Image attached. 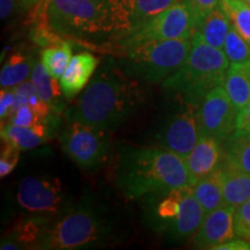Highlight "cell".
Masks as SVG:
<instances>
[{
    "label": "cell",
    "instance_id": "obj_4",
    "mask_svg": "<svg viewBox=\"0 0 250 250\" xmlns=\"http://www.w3.org/2000/svg\"><path fill=\"white\" fill-rule=\"evenodd\" d=\"M189 56L181 66L162 83V87L182 95L187 107L198 109L206 94L224 85L230 62L221 49L205 42L193 33Z\"/></svg>",
    "mask_w": 250,
    "mask_h": 250
},
{
    "label": "cell",
    "instance_id": "obj_36",
    "mask_svg": "<svg viewBox=\"0 0 250 250\" xmlns=\"http://www.w3.org/2000/svg\"><path fill=\"white\" fill-rule=\"evenodd\" d=\"M214 250H250V242L245 239L229 240V241L219 245L214 248Z\"/></svg>",
    "mask_w": 250,
    "mask_h": 250
},
{
    "label": "cell",
    "instance_id": "obj_17",
    "mask_svg": "<svg viewBox=\"0 0 250 250\" xmlns=\"http://www.w3.org/2000/svg\"><path fill=\"white\" fill-rule=\"evenodd\" d=\"M186 189H176L169 193L160 196H151L145 198L147 203V217L156 230L166 232L180 211L181 199Z\"/></svg>",
    "mask_w": 250,
    "mask_h": 250
},
{
    "label": "cell",
    "instance_id": "obj_25",
    "mask_svg": "<svg viewBox=\"0 0 250 250\" xmlns=\"http://www.w3.org/2000/svg\"><path fill=\"white\" fill-rule=\"evenodd\" d=\"M191 191L195 198L204 208L206 213L226 204L218 169L196 181L191 187Z\"/></svg>",
    "mask_w": 250,
    "mask_h": 250
},
{
    "label": "cell",
    "instance_id": "obj_22",
    "mask_svg": "<svg viewBox=\"0 0 250 250\" xmlns=\"http://www.w3.org/2000/svg\"><path fill=\"white\" fill-rule=\"evenodd\" d=\"M30 78L35 86L37 95L48 103L54 114H61L65 108V101L62 99L64 93H62L61 83L50 76L42 62H36Z\"/></svg>",
    "mask_w": 250,
    "mask_h": 250
},
{
    "label": "cell",
    "instance_id": "obj_26",
    "mask_svg": "<svg viewBox=\"0 0 250 250\" xmlns=\"http://www.w3.org/2000/svg\"><path fill=\"white\" fill-rule=\"evenodd\" d=\"M129 9L131 31L143 26L180 0H124Z\"/></svg>",
    "mask_w": 250,
    "mask_h": 250
},
{
    "label": "cell",
    "instance_id": "obj_31",
    "mask_svg": "<svg viewBox=\"0 0 250 250\" xmlns=\"http://www.w3.org/2000/svg\"><path fill=\"white\" fill-rule=\"evenodd\" d=\"M21 149L12 143L2 140L1 155H0V176L4 179L8 174H11L17 167L19 159H20Z\"/></svg>",
    "mask_w": 250,
    "mask_h": 250
},
{
    "label": "cell",
    "instance_id": "obj_28",
    "mask_svg": "<svg viewBox=\"0 0 250 250\" xmlns=\"http://www.w3.org/2000/svg\"><path fill=\"white\" fill-rule=\"evenodd\" d=\"M220 6L250 45V4L242 0H221Z\"/></svg>",
    "mask_w": 250,
    "mask_h": 250
},
{
    "label": "cell",
    "instance_id": "obj_37",
    "mask_svg": "<svg viewBox=\"0 0 250 250\" xmlns=\"http://www.w3.org/2000/svg\"><path fill=\"white\" fill-rule=\"evenodd\" d=\"M18 5H22L20 0H0V14L2 20L11 17Z\"/></svg>",
    "mask_w": 250,
    "mask_h": 250
},
{
    "label": "cell",
    "instance_id": "obj_9",
    "mask_svg": "<svg viewBox=\"0 0 250 250\" xmlns=\"http://www.w3.org/2000/svg\"><path fill=\"white\" fill-rule=\"evenodd\" d=\"M17 198L23 210L50 218L71 208L61 181L55 177H24L19 186Z\"/></svg>",
    "mask_w": 250,
    "mask_h": 250
},
{
    "label": "cell",
    "instance_id": "obj_20",
    "mask_svg": "<svg viewBox=\"0 0 250 250\" xmlns=\"http://www.w3.org/2000/svg\"><path fill=\"white\" fill-rule=\"evenodd\" d=\"M56 126L54 121L46 124H39L35 126H18L9 123H1V139L12 143L20 149H30L45 143L49 139L51 131L49 126Z\"/></svg>",
    "mask_w": 250,
    "mask_h": 250
},
{
    "label": "cell",
    "instance_id": "obj_6",
    "mask_svg": "<svg viewBox=\"0 0 250 250\" xmlns=\"http://www.w3.org/2000/svg\"><path fill=\"white\" fill-rule=\"evenodd\" d=\"M191 39L149 41L125 51V71L149 83H160L186 62Z\"/></svg>",
    "mask_w": 250,
    "mask_h": 250
},
{
    "label": "cell",
    "instance_id": "obj_27",
    "mask_svg": "<svg viewBox=\"0 0 250 250\" xmlns=\"http://www.w3.org/2000/svg\"><path fill=\"white\" fill-rule=\"evenodd\" d=\"M72 57V45L68 41L48 46L41 52V61L44 64L50 76L57 80L64 74Z\"/></svg>",
    "mask_w": 250,
    "mask_h": 250
},
{
    "label": "cell",
    "instance_id": "obj_32",
    "mask_svg": "<svg viewBox=\"0 0 250 250\" xmlns=\"http://www.w3.org/2000/svg\"><path fill=\"white\" fill-rule=\"evenodd\" d=\"M9 122L18 126H35L39 124H46L35 111V109L30 107L29 104L22 105L21 108L17 109L11 116Z\"/></svg>",
    "mask_w": 250,
    "mask_h": 250
},
{
    "label": "cell",
    "instance_id": "obj_38",
    "mask_svg": "<svg viewBox=\"0 0 250 250\" xmlns=\"http://www.w3.org/2000/svg\"><path fill=\"white\" fill-rule=\"evenodd\" d=\"M237 127L250 132V100L242 114L237 117Z\"/></svg>",
    "mask_w": 250,
    "mask_h": 250
},
{
    "label": "cell",
    "instance_id": "obj_24",
    "mask_svg": "<svg viewBox=\"0 0 250 250\" xmlns=\"http://www.w3.org/2000/svg\"><path fill=\"white\" fill-rule=\"evenodd\" d=\"M35 58L23 52H15L9 57L0 72L1 89H12L31 76Z\"/></svg>",
    "mask_w": 250,
    "mask_h": 250
},
{
    "label": "cell",
    "instance_id": "obj_10",
    "mask_svg": "<svg viewBox=\"0 0 250 250\" xmlns=\"http://www.w3.org/2000/svg\"><path fill=\"white\" fill-rule=\"evenodd\" d=\"M201 134L223 143L237 129V115L224 85L206 94L197 109Z\"/></svg>",
    "mask_w": 250,
    "mask_h": 250
},
{
    "label": "cell",
    "instance_id": "obj_23",
    "mask_svg": "<svg viewBox=\"0 0 250 250\" xmlns=\"http://www.w3.org/2000/svg\"><path fill=\"white\" fill-rule=\"evenodd\" d=\"M230 24L232 22L226 12L219 5L203 19L197 26L195 33H198L208 44L223 50Z\"/></svg>",
    "mask_w": 250,
    "mask_h": 250
},
{
    "label": "cell",
    "instance_id": "obj_1",
    "mask_svg": "<svg viewBox=\"0 0 250 250\" xmlns=\"http://www.w3.org/2000/svg\"><path fill=\"white\" fill-rule=\"evenodd\" d=\"M115 181L127 199H145L191 188L186 161L164 147L123 146L115 167Z\"/></svg>",
    "mask_w": 250,
    "mask_h": 250
},
{
    "label": "cell",
    "instance_id": "obj_21",
    "mask_svg": "<svg viewBox=\"0 0 250 250\" xmlns=\"http://www.w3.org/2000/svg\"><path fill=\"white\" fill-rule=\"evenodd\" d=\"M225 203L237 208L250 199V174L220 165L218 168Z\"/></svg>",
    "mask_w": 250,
    "mask_h": 250
},
{
    "label": "cell",
    "instance_id": "obj_3",
    "mask_svg": "<svg viewBox=\"0 0 250 250\" xmlns=\"http://www.w3.org/2000/svg\"><path fill=\"white\" fill-rule=\"evenodd\" d=\"M44 22L62 39L85 42H120L131 31L124 0H46Z\"/></svg>",
    "mask_w": 250,
    "mask_h": 250
},
{
    "label": "cell",
    "instance_id": "obj_29",
    "mask_svg": "<svg viewBox=\"0 0 250 250\" xmlns=\"http://www.w3.org/2000/svg\"><path fill=\"white\" fill-rule=\"evenodd\" d=\"M223 51L230 64H243L250 62L249 43L243 39L233 23L230 24Z\"/></svg>",
    "mask_w": 250,
    "mask_h": 250
},
{
    "label": "cell",
    "instance_id": "obj_33",
    "mask_svg": "<svg viewBox=\"0 0 250 250\" xmlns=\"http://www.w3.org/2000/svg\"><path fill=\"white\" fill-rule=\"evenodd\" d=\"M184 1L191 9L196 30L197 26L201 23L203 19L220 5L221 0H184Z\"/></svg>",
    "mask_w": 250,
    "mask_h": 250
},
{
    "label": "cell",
    "instance_id": "obj_35",
    "mask_svg": "<svg viewBox=\"0 0 250 250\" xmlns=\"http://www.w3.org/2000/svg\"><path fill=\"white\" fill-rule=\"evenodd\" d=\"M15 111V94L12 89H1L0 93V118L4 122Z\"/></svg>",
    "mask_w": 250,
    "mask_h": 250
},
{
    "label": "cell",
    "instance_id": "obj_40",
    "mask_svg": "<svg viewBox=\"0 0 250 250\" xmlns=\"http://www.w3.org/2000/svg\"><path fill=\"white\" fill-rule=\"evenodd\" d=\"M242 1H246V2H248V4H250V0H242Z\"/></svg>",
    "mask_w": 250,
    "mask_h": 250
},
{
    "label": "cell",
    "instance_id": "obj_34",
    "mask_svg": "<svg viewBox=\"0 0 250 250\" xmlns=\"http://www.w3.org/2000/svg\"><path fill=\"white\" fill-rule=\"evenodd\" d=\"M15 94V110L28 104L29 99L36 93L33 81H23L13 88Z\"/></svg>",
    "mask_w": 250,
    "mask_h": 250
},
{
    "label": "cell",
    "instance_id": "obj_30",
    "mask_svg": "<svg viewBox=\"0 0 250 250\" xmlns=\"http://www.w3.org/2000/svg\"><path fill=\"white\" fill-rule=\"evenodd\" d=\"M235 235L250 242V199L235 208L234 211Z\"/></svg>",
    "mask_w": 250,
    "mask_h": 250
},
{
    "label": "cell",
    "instance_id": "obj_12",
    "mask_svg": "<svg viewBox=\"0 0 250 250\" xmlns=\"http://www.w3.org/2000/svg\"><path fill=\"white\" fill-rule=\"evenodd\" d=\"M235 208L224 204L205 214L198 230L192 236V246L198 249H212L235 239L234 229Z\"/></svg>",
    "mask_w": 250,
    "mask_h": 250
},
{
    "label": "cell",
    "instance_id": "obj_11",
    "mask_svg": "<svg viewBox=\"0 0 250 250\" xmlns=\"http://www.w3.org/2000/svg\"><path fill=\"white\" fill-rule=\"evenodd\" d=\"M201 137L197 109L187 107L186 110L173 115L162 125L156 140L160 147L175 153L183 160L191 153Z\"/></svg>",
    "mask_w": 250,
    "mask_h": 250
},
{
    "label": "cell",
    "instance_id": "obj_16",
    "mask_svg": "<svg viewBox=\"0 0 250 250\" xmlns=\"http://www.w3.org/2000/svg\"><path fill=\"white\" fill-rule=\"evenodd\" d=\"M99 65V59L89 52H80L71 58L61 83L62 93L67 101H72L83 92Z\"/></svg>",
    "mask_w": 250,
    "mask_h": 250
},
{
    "label": "cell",
    "instance_id": "obj_2",
    "mask_svg": "<svg viewBox=\"0 0 250 250\" xmlns=\"http://www.w3.org/2000/svg\"><path fill=\"white\" fill-rule=\"evenodd\" d=\"M138 83L126 71L105 64L90 79L87 88L65 111L68 122L104 131L117 129L142 102Z\"/></svg>",
    "mask_w": 250,
    "mask_h": 250
},
{
    "label": "cell",
    "instance_id": "obj_19",
    "mask_svg": "<svg viewBox=\"0 0 250 250\" xmlns=\"http://www.w3.org/2000/svg\"><path fill=\"white\" fill-rule=\"evenodd\" d=\"M221 165L250 174V132L237 129L221 143Z\"/></svg>",
    "mask_w": 250,
    "mask_h": 250
},
{
    "label": "cell",
    "instance_id": "obj_8",
    "mask_svg": "<svg viewBox=\"0 0 250 250\" xmlns=\"http://www.w3.org/2000/svg\"><path fill=\"white\" fill-rule=\"evenodd\" d=\"M108 131L68 122L62 131L59 142L62 151L81 169L95 170L107 161L110 152Z\"/></svg>",
    "mask_w": 250,
    "mask_h": 250
},
{
    "label": "cell",
    "instance_id": "obj_7",
    "mask_svg": "<svg viewBox=\"0 0 250 250\" xmlns=\"http://www.w3.org/2000/svg\"><path fill=\"white\" fill-rule=\"evenodd\" d=\"M195 21L191 9L184 0H180L166 11L137 28L118 42L122 51L149 41L192 39Z\"/></svg>",
    "mask_w": 250,
    "mask_h": 250
},
{
    "label": "cell",
    "instance_id": "obj_13",
    "mask_svg": "<svg viewBox=\"0 0 250 250\" xmlns=\"http://www.w3.org/2000/svg\"><path fill=\"white\" fill-rule=\"evenodd\" d=\"M205 214L204 208L192 195L191 188H188L181 199L179 214L166 230L168 237L174 242L189 240L201 227Z\"/></svg>",
    "mask_w": 250,
    "mask_h": 250
},
{
    "label": "cell",
    "instance_id": "obj_5",
    "mask_svg": "<svg viewBox=\"0 0 250 250\" xmlns=\"http://www.w3.org/2000/svg\"><path fill=\"white\" fill-rule=\"evenodd\" d=\"M111 236L107 215L90 198H83L50 224L34 249L72 250L105 245Z\"/></svg>",
    "mask_w": 250,
    "mask_h": 250
},
{
    "label": "cell",
    "instance_id": "obj_39",
    "mask_svg": "<svg viewBox=\"0 0 250 250\" xmlns=\"http://www.w3.org/2000/svg\"><path fill=\"white\" fill-rule=\"evenodd\" d=\"M37 1H39V0H20L21 4H22L23 7H26V8L30 7V6H33V5H35Z\"/></svg>",
    "mask_w": 250,
    "mask_h": 250
},
{
    "label": "cell",
    "instance_id": "obj_15",
    "mask_svg": "<svg viewBox=\"0 0 250 250\" xmlns=\"http://www.w3.org/2000/svg\"><path fill=\"white\" fill-rule=\"evenodd\" d=\"M51 218L33 214V217L19 219L14 226L2 236L0 249H34L42 234L50 226Z\"/></svg>",
    "mask_w": 250,
    "mask_h": 250
},
{
    "label": "cell",
    "instance_id": "obj_18",
    "mask_svg": "<svg viewBox=\"0 0 250 250\" xmlns=\"http://www.w3.org/2000/svg\"><path fill=\"white\" fill-rule=\"evenodd\" d=\"M224 88L239 117L250 100V62L229 65L224 81Z\"/></svg>",
    "mask_w": 250,
    "mask_h": 250
},
{
    "label": "cell",
    "instance_id": "obj_14",
    "mask_svg": "<svg viewBox=\"0 0 250 250\" xmlns=\"http://www.w3.org/2000/svg\"><path fill=\"white\" fill-rule=\"evenodd\" d=\"M223 160L221 142L213 137L201 134L196 146L186 159V165L193 182L217 170Z\"/></svg>",
    "mask_w": 250,
    "mask_h": 250
}]
</instances>
